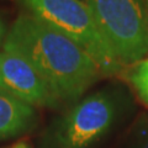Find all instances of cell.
I'll list each match as a JSON object with an SVG mask.
<instances>
[{
	"label": "cell",
	"mask_w": 148,
	"mask_h": 148,
	"mask_svg": "<svg viewBox=\"0 0 148 148\" xmlns=\"http://www.w3.org/2000/svg\"><path fill=\"white\" fill-rule=\"evenodd\" d=\"M36 120L34 106L0 88V141L29 132L35 126Z\"/></svg>",
	"instance_id": "6"
},
{
	"label": "cell",
	"mask_w": 148,
	"mask_h": 148,
	"mask_svg": "<svg viewBox=\"0 0 148 148\" xmlns=\"http://www.w3.org/2000/svg\"><path fill=\"white\" fill-rule=\"evenodd\" d=\"M116 116V104L106 91L79 100L53 123L49 137L54 148H89L101 140Z\"/></svg>",
	"instance_id": "4"
},
{
	"label": "cell",
	"mask_w": 148,
	"mask_h": 148,
	"mask_svg": "<svg viewBox=\"0 0 148 148\" xmlns=\"http://www.w3.org/2000/svg\"><path fill=\"white\" fill-rule=\"evenodd\" d=\"M0 88L34 108H54L58 105L31 64L5 51L0 52Z\"/></svg>",
	"instance_id": "5"
},
{
	"label": "cell",
	"mask_w": 148,
	"mask_h": 148,
	"mask_svg": "<svg viewBox=\"0 0 148 148\" xmlns=\"http://www.w3.org/2000/svg\"><path fill=\"white\" fill-rule=\"evenodd\" d=\"M27 14L79 45L98 64L101 75L123 71L96 26L86 3L82 0H17Z\"/></svg>",
	"instance_id": "2"
},
{
	"label": "cell",
	"mask_w": 148,
	"mask_h": 148,
	"mask_svg": "<svg viewBox=\"0 0 148 148\" xmlns=\"http://www.w3.org/2000/svg\"><path fill=\"white\" fill-rule=\"evenodd\" d=\"M6 34H8L6 26H5V24H4L3 18L0 17V45L4 43V41H5V37H6Z\"/></svg>",
	"instance_id": "9"
},
{
	"label": "cell",
	"mask_w": 148,
	"mask_h": 148,
	"mask_svg": "<svg viewBox=\"0 0 148 148\" xmlns=\"http://www.w3.org/2000/svg\"><path fill=\"white\" fill-rule=\"evenodd\" d=\"M136 148H148V112H142L133 126Z\"/></svg>",
	"instance_id": "8"
},
{
	"label": "cell",
	"mask_w": 148,
	"mask_h": 148,
	"mask_svg": "<svg viewBox=\"0 0 148 148\" xmlns=\"http://www.w3.org/2000/svg\"><path fill=\"white\" fill-rule=\"evenodd\" d=\"M100 34L120 64L130 67L148 53L145 0H86Z\"/></svg>",
	"instance_id": "3"
},
{
	"label": "cell",
	"mask_w": 148,
	"mask_h": 148,
	"mask_svg": "<svg viewBox=\"0 0 148 148\" xmlns=\"http://www.w3.org/2000/svg\"><path fill=\"white\" fill-rule=\"evenodd\" d=\"M11 148H31L30 146H29V143L27 142H25V141H21V142H18V143H16L14 147H11Z\"/></svg>",
	"instance_id": "10"
},
{
	"label": "cell",
	"mask_w": 148,
	"mask_h": 148,
	"mask_svg": "<svg viewBox=\"0 0 148 148\" xmlns=\"http://www.w3.org/2000/svg\"><path fill=\"white\" fill-rule=\"evenodd\" d=\"M82 1H84V3H85V1H86V0H82Z\"/></svg>",
	"instance_id": "12"
},
{
	"label": "cell",
	"mask_w": 148,
	"mask_h": 148,
	"mask_svg": "<svg viewBox=\"0 0 148 148\" xmlns=\"http://www.w3.org/2000/svg\"><path fill=\"white\" fill-rule=\"evenodd\" d=\"M127 79L141 101L148 106V58L130 66Z\"/></svg>",
	"instance_id": "7"
},
{
	"label": "cell",
	"mask_w": 148,
	"mask_h": 148,
	"mask_svg": "<svg viewBox=\"0 0 148 148\" xmlns=\"http://www.w3.org/2000/svg\"><path fill=\"white\" fill-rule=\"evenodd\" d=\"M145 3H146V8H147V11H148V0H145Z\"/></svg>",
	"instance_id": "11"
},
{
	"label": "cell",
	"mask_w": 148,
	"mask_h": 148,
	"mask_svg": "<svg viewBox=\"0 0 148 148\" xmlns=\"http://www.w3.org/2000/svg\"><path fill=\"white\" fill-rule=\"evenodd\" d=\"M3 48L30 63L58 104L79 99L101 75L85 49L27 12L12 22Z\"/></svg>",
	"instance_id": "1"
}]
</instances>
